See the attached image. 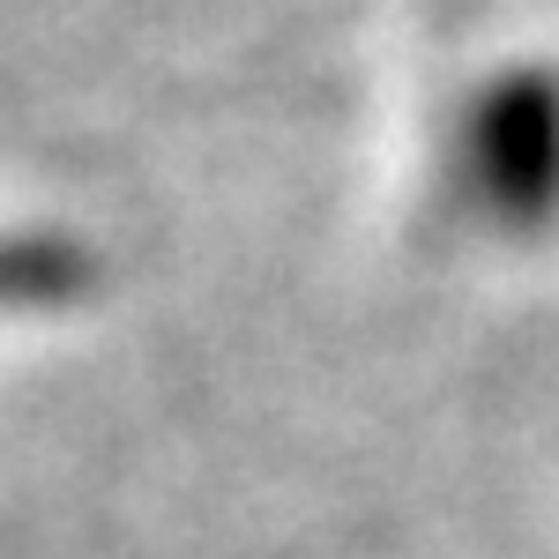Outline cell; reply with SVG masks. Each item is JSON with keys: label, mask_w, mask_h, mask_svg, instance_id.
I'll return each mask as SVG.
<instances>
[{"label": "cell", "mask_w": 559, "mask_h": 559, "mask_svg": "<svg viewBox=\"0 0 559 559\" xmlns=\"http://www.w3.org/2000/svg\"><path fill=\"white\" fill-rule=\"evenodd\" d=\"M463 157H471V194L500 224H545L559 210V75L545 68H508L477 90L471 128H463Z\"/></svg>", "instance_id": "1"}, {"label": "cell", "mask_w": 559, "mask_h": 559, "mask_svg": "<svg viewBox=\"0 0 559 559\" xmlns=\"http://www.w3.org/2000/svg\"><path fill=\"white\" fill-rule=\"evenodd\" d=\"M90 261L68 239H0V306H45L83 292Z\"/></svg>", "instance_id": "2"}]
</instances>
